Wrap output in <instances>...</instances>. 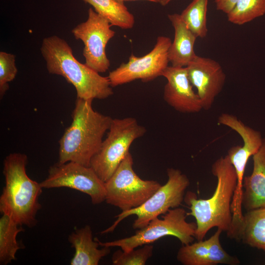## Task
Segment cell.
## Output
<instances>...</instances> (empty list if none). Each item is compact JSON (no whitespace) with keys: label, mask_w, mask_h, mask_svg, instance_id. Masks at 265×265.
I'll list each match as a JSON object with an SVG mask.
<instances>
[{"label":"cell","mask_w":265,"mask_h":265,"mask_svg":"<svg viewBox=\"0 0 265 265\" xmlns=\"http://www.w3.org/2000/svg\"><path fill=\"white\" fill-rule=\"evenodd\" d=\"M186 210L181 208L169 210L161 219L157 217L145 227L137 230L129 237L107 242L95 239L101 247H119L128 252L137 247L151 243L166 236L177 238L183 245L192 243L197 228L196 222H188Z\"/></svg>","instance_id":"6"},{"label":"cell","mask_w":265,"mask_h":265,"mask_svg":"<svg viewBox=\"0 0 265 265\" xmlns=\"http://www.w3.org/2000/svg\"><path fill=\"white\" fill-rule=\"evenodd\" d=\"M133 164L129 152L105 182V201L122 212L139 207L161 186L156 181L141 179L134 172Z\"/></svg>","instance_id":"8"},{"label":"cell","mask_w":265,"mask_h":265,"mask_svg":"<svg viewBox=\"0 0 265 265\" xmlns=\"http://www.w3.org/2000/svg\"><path fill=\"white\" fill-rule=\"evenodd\" d=\"M265 14V0H238L227 14L228 21L242 25Z\"/></svg>","instance_id":"23"},{"label":"cell","mask_w":265,"mask_h":265,"mask_svg":"<svg viewBox=\"0 0 265 265\" xmlns=\"http://www.w3.org/2000/svg\"><path fill=\"white\" fill-rule=\"evenodd\" d=\"M27 157L12 153L3 161L5 184L0 196V212L21 226L31 228L37 223L36 215L41 208L39 198L43 188L31 179L26 171Z\"/></svg>","instance_id":"4"},{"label":"cell","mask_w":265,"mask_h":265,"mask_svg":"<svg viewBox=\"0 0 265 265\" xmlns=\"http://www.w3.org/2000/svg\"><path fill=\"white\" fill-rule=\"evenodd\" d=\"M168 180L142 205L126 211H122L115 216L117 218L109 228L101 232L106 234L112 232L125 218L135 215L133 229H142L154 219L165 214L169 210L179 207L184 200L185 191L189 186V180L179 169H167Z\"/></svg>","instance_id":"5"},{"label":"cell","mask_w":265,"mask_h":265,"mask_svg":"<svg viewBox=\"0 0 265 265\" xmlns=\"http://www.w3.org/2000/svg\"><path fill=\"white\" fill-rule=\"evenodd\" d=\"M172 0H159V3L162 6H165L168 4Z\"/></svg>","instance_id":"28"},{"label":"cell","mask_w":265,"mask_h":265,"mask_svg":"<svg viewBox=\"0 0 265 265\" xmlns=\"http://www.w3.org/2000/svg\"><path fill=\"white\" fill-rule=\"evenodd\" d=\"M18 69L15 55L4 52H0V97L1 99L9 88L8 83L15 78Z\"/></svg>","instance_id":"25"},{"label":"cell","mask_w":265,"mask_h":265,"mask_svg":"<svg viewBox=\"0 0 265 265\" xmlns=\"http://www.w3.org/2000/svg\"><path fill=\"white\" fill-rule=\"evenodd\" d=\"M41 53L50 74L63 77L75 88L77 98L85 100L105 99L113 94L108 77L76 59L73 50L62 38L53 35L43 40Z\"/></svg>","instance_id":"3"},{"label":"cell","mask_w":265,"mask_h":265,"mask_svg":"<svg viewBox=\"0 0 265 265\" xmlns=\"http://www.w3.org/2000/svg\"><path fill=\"white\" fill-rule=\"evenodd\" d=\"M153 249V245L145 244L128 252L117 250L113 254L112 262L114 265H144L152 256Z\"/></svg>","instance_id":"24"},{"label":"cell","mask_w":265,"mask_h":265,"mask_svg":"<svg viewBox=\"0 0 265 265\" xmlns=\"http://www.w3.org/2000/svg\"><path fill=\"white\" fill-rule=\"evenodd\" d=\"M162 76L167 80L163 99L170 106L182 113H197L203 109L200 98L188 78L186 67L168 66Z\"/></svg>","instance_id":"14"},{"label":"cell","mask_w":265,"mask_h":265,"mask_svg":"<svg viewBox=\"0 0 265 265\" xmlns=\"http://www.w3.org/2000/svg\"><path fill=\"white\" fill-rule=\"evenodd\" d=\"M208 0H193L180 16L197 38H204L208 33L207 12Z\"/></svg>","instance_id":"22"},{"label":"cell","mask_w":265,"mask_h":265,"mask_svg":"<svg viewBox=\"0 0 265 265\" xmlns=\"http://www.w3.org/2000/svg\"><path fill=\"white\" fill-rule=\"evenodd\" d=\"M222 230L217 228L210 238L183 245L177 254V259L183 265H238V258L228 254L220 240Z\"/></svg>","instance_id":"15"},{"label":"cell","mask_w":265,"mask_h":265,"mask_svg":"<svg viewBox=\"0 0 265 265\" xmlns=\"http://www.w3.org/2000/svg\"><path fill=\"white\" fill-rule=\"evenodd\" d=\"M92 101L77 98L72 123L59 140V162L90 166L100 149L113 118L95 110Z\"/></svg>","instance_id":"2"},{"label":"cell","mask_w":265,"mask_h":265,"mask_svg":"<svg viewBox=\"0 0 265 265\" xmlns=\"http://www.w3.org/2000/svg\"><path fill=\"white\" fill-rule=\"evenodd\" d=\"M111 26L106 19L90 7L87 20L72 30L75 38L84 44L82 54L85 64L99 73L106 72L110 67L106 48L115 33L111 29Z\"/></svg>","instance_id":"10"},{"label":"cell","mask_w":265,"mask_h":265,"mask_svg":"<svg viewBox=\"0 0 265 265\" xmlns=\"http://www.w3.org/2000/svg\"><path fill=\"white\" fill-rule=\"evenodd\" d=\"M174 29V37L168 51V58L171 66L186 67L196 57L194 50L196 36L189 29L180 15H168Z\"/></svg>","instance_id":"17"},{"label":"cell","mask_w":265,"mask_h":265,"mask_svg":"<svg viewBox=\"0 0 265 265\" xmlns=\"http://www.w3.org/2000/svg\"><path fill=\"white\" fill-rule=\"evenodd\" d=\"M252 158V172L242 183V206L246 211L265 207V138Z\"/></svg>","instance_id":"16"},{"label":"cell","mask_w":265,"mask_h":265,"mask_svg":"<svg viewBox=\"0 0 265 265\" xmlns=\"http://www.w3.org/2000/svg\"><path fill=\"white\" fill-rule=\"evenodd\" d=\"M146 132V128L134 118L112 119L106 137L92 158L90 167L105 183L129 153L132 142Z\"/></svg>","instance_id":"7"},{"label":"cell","mask_w":265,"mask_h":265,"mask_svg":"<svg viewBox=\"0 0 265 265\" xmlns=\"http://www.w3.org/2000/svg\"><path fill=\"white\" fill-rule=\"evenodd\" d=\"M114 0L117 1L118 3L124 4V2L126 1H135V0ZM148 0L151 2H159V0Z\"/></svg>","instance_id":"27"},{"label":"cell","mask_w":265,"mask_h":265,"mask_svg":"<svg viewBox=\"0 0 265 265\" xmlns=\"http://www.w3.org/2000/svg\"><path fill=\"white\" fill-rule=\"evenodd\" d=\"M186 68L189 80L196 89L203 109H210L225 82L226 75L222 67L214 59L197 55Z\"/></svg>","instance_id":"13"},{"label":"cell","mask_w":265,"mask_h":265,"mask_svg":"<svg viewBox=\"0 0 265 265\" xmlns=\"http://www.w3.org/2000/svg\"><path fill=\"white\" fill-rule=\"evenodd\" d=\"M68 240L75 250L71 265H98L110 252V247L99 248L100 244L93 239L91 228L88 225L71 233Z\"/></svg>","instance_id":"18"},{"label":"cell","mask_w":265,"mask_h":265,"mask_svg":"<svg viewBox=\"0 0 265 265\" xmlns=\"http://www.w3.org/2000/svg\"><path fill=\"white\" fill-rule=\"evenodd\" d=\"M233 239L265 252V207L247 211Z\"/></svg>","instance_id":"19"},{"label":"cell","mask_w":265,"mask_h":265,"mask_svg":"<svg viewBox=\"0 0 265 265\" xmlns=\"http://www.w3.org/2000/svg\"><path fill=\"white\" fill-rule=\"evenodd\" d=\"M43 188L68 187L88 195L93 205L106 200L105 183L90 166L73 161L51 166L47 178L40 183Z\"/></svg>","instance_id":"9"},{"label":"cell","mask_w":265,"mask_h":265,"mask_svg":"<svg viewBox=\"0 0 265 265\" xmlns=\"http://www.w3.org/2000/svg\"><path fill=\"white\" fill-rule=\"evenodd\" d=\"M91 5L99 14L106 19L111 26L123 29L132 28L134 24L133 15L124 4L114 0H81Z\"/></svg>","instance_id":"21"},{"label":"cell","mask_w":265,"mask_h":265,"mask_svg":"<svg viewBox=\"0 0 265 265\" xmlns=\"http://www.w3.org/2000/svg\"><path fill=\"white\" fill-rule=\"evenodd\" d=\"M212 173L217 184L212 196L206 199L197 198L193 192L187 191L184 201L188 205L196 220L195 238L203 240L209 230L214 227L221 229L227 235L232 228L233 215L231 204L236 190L237 177L228 156L221 157L212 164Z\"/></svg>","instance_id":"1"},{"label":"cell","mask_w":265,"mask_h":265,"mask_svg":"<svg viewBox=\"0 0 265 265\" xmlns=\"http://www.w3.org/2000/svg\"><path fill=\"white\" fill-rule=\"evenodd\" d=\"M22 226L9 215L2 214L0 218V264L6 265L16 259L18 250L25 248L17 239L18 234L24 232Z\"/></svg>","instance_id":"20"},{"label":"cell","mask_w":265,"mask_h":265,"mask_svg":"<svg viewBox=\"0 0 265 265\" xmlns=\"http://www.w3.org/2000/svg\"><path fill=\"white\" fill-rule=\"evenodd\" d=\"M218 122L236 131L240 135L243 141L242 145L231 147L227 154L237 174V183L235 193L238 196H241L248 160L260 149L263 144V138L260 132L246 125L232 114L222 113L218 117Z\"/></svg>","instance_id":"12"},{"label":"cell","mask_w":265,"mask_h":265,"mask_svg":"<svg viewBox=\"0 0 265 265\" xmlns=\"http://www.w3.org/2000/svg\"><path fill=\"white\" fill-rule=\"evenodd\" d=\"M238 0H214L216 8L227 14L234 7Z\"/></svg>","instance_id":"26"},{"label":"cell","mask_w":265,"mask_h":265,"mask_svg":"<svg viewBox=\"0 0 265 265\" xmlns=\"http://www.w3.org/2000/svg\"><path fill=\"white\" fill-rule=\"evenodd\" d=\"M172 41L166 36H159L154 48L141 57L132 53L127 63H122L107 76L112 87L136 80L148 82L162 76L169 63L168 51Z\"/></svg>","instance_id":"11"}]
</instances>
